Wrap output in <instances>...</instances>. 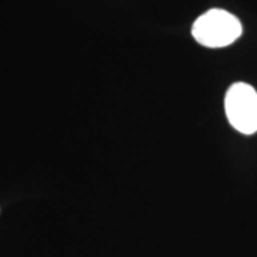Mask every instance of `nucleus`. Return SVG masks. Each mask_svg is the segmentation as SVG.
<instances>
[{
	"mask_svg": "<svg viewBox=\"0 0 257 257\" xmlns=\"http://www.w3.org/2000/svg\"><path fill=\"white\" fill-rule=\"evenodd\" d=\"M194 40L207 48H223L232 44L242 35V25L236 16L220 9L202 14L192 27Z\"/></svg>",
	"mask_w": 257,
	"mask_h": 257,
	"instance_id": "1",
	"label": "nucleus"
},
{
	"mask_svg": "<svg viewBox=\"0 0 257 257\" xmlns=\"http://www.w3.org/2000/svg\"><path fill=\"white\" fill-rule=\"evenodd\" d=\"M225 113L233 128L244 135L257 131V92L244 82L233 83L225 95Z\"/></svg>",
	"mask_w": 257,
	"mask_h": 257,
	"instance_id": "2",
	"label": "nucleus"
}]
</instances>
